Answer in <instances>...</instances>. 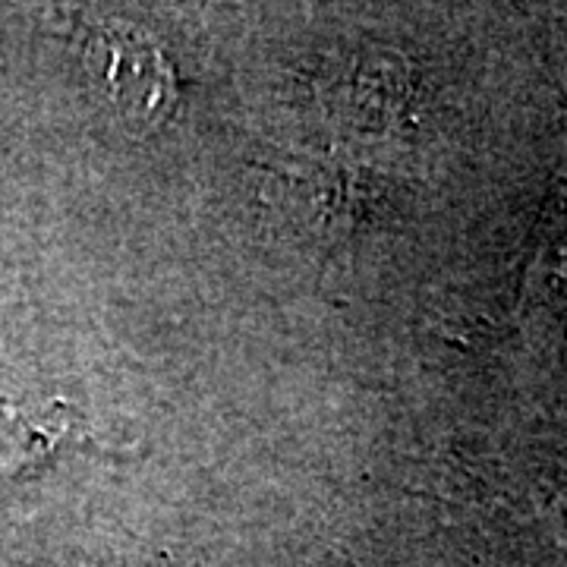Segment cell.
Here are the masks:
<instances>
[{
    "mask_svg": "<svg viewBox=\"0 0 567 567\" xmlns=\"http://www.w3.org/2000/svg\"><path fill=\"white\" fill-rule=\"evenodd\" d=\"M70 435V416L63 404L44 410H20L0 404V476L20 473L41 457L54 454Z\"/></svg>",
    "mask_w": 567,
    "mask_h": 567,
    "instance_id": "1",
    "label": "cell"
}]
</instances>
